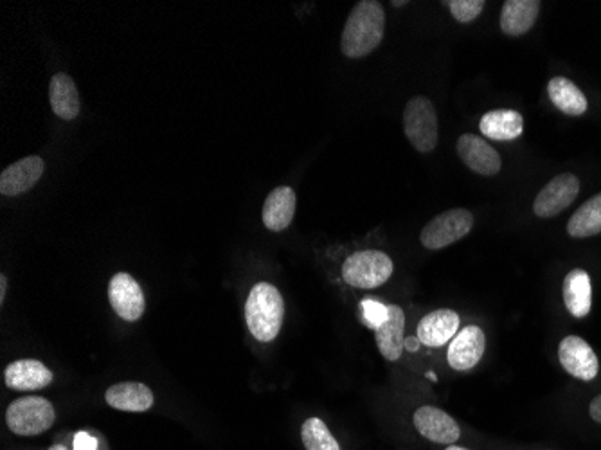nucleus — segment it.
Instances as JSON below:
<instances>
[{
	"mask_svg": "<svg viewBox=\"0 0 601 450\" xmlns=\"http://www.w3.org/2000/svg\"><path fill=\"white\" fill-rule=\"evenodd\" d=\"M386 33V11L377 0H360L351 9L342 29L341 49L348 58H364L382 44Z\"/></svg>",
	"mask_w": 601,
	"mask_h": 450,
	"instance_id": "nucleus-1",
	"label": "nucleus"
},
{
	"mask_svg": "<svg viewBox=\"0 0 601 450\" xmlns=\"http://www.w3.org/2000/svg\"><path fill=\"white\" fill-rule=\"evenodd\" d=\"M285 301L278 288L267 281L256 283L245 303L247 328L256 341L272 342L281 332Z\"/></svg>",
	"mask_w": 601,
	"mask_h": 450,
	"instance_id": "nucleus-2",
	"label": "nucleus"
},
{
	"mask_svg": "<svg viewBox=\"0 0 601 450\" xmlns=\"http://www.w3.org/2000/svg\"><path fill=\"white\" fill-rule=\"evenodd\" d=\"M393 270L395 265L386 252L366 249L350 254L342 263L341 274L350 287L371 290L387 283V279L393 276Z\"/></svg>",
	"mask_w": 601,
	"mask_h": 450,
	"instance_id": "nucleus-3",
	"label": "nucleus"
},
{
	"mask_svg": "<svg viewBox=\"0 0 601 450\" xmlns=\"http://www.w3.org/2000/svg\"><path fill=\"white\" fill-rule=\"evenodd\" d=\"M56 420L54 405L44 396H22L9 404L6 423L17 436L31 438L49 431Z\"/></svg>",
	"mask_w": 601,
	"mask_h": 450,
	"instance_id": "nucleus-4",
	"label": "nucleus"
},
{
	"mask_svg": "<svg viewBox=\"0 0 601 450\" xmlns=\"http://www.w3.org/2000/svg\"><path fill=\"white\" fill-rule=\"evenodd\" d=\"M404 130L409 143L420 153H431L438 144V114L425 96L409 99L404 110Z\"/></svg>",
	"mask_w": 601,
	"mask_h": 450,
	"instance_id": "nucleus-5",
	"label": "nucleus"
},
{
	"mask_svg": "<svg viewBox=\"0 0 601 450\" xmlns=\"http://www.w3.org/2000/svg\"><path fill=\"white\" fill-rule=\"evenodd\" d=\"M472 227H474V215L468 209L456 207L434 216L431 222L423 227L420 240L425 249L440 251L452 243L463 240L472 231Z\"/></svg>",
	"mask_w": 601,
	"mask_h": 450,
	"instance_id": "nucleus-6",
	"label": "nucleus"
},
{
	"mask_svg": "<svg viewBox=\"0 0 601 450\" xmlns=\"http://www.w3.org/2000/svg\"><path fill=\"white\" fill-rule=\"evenodd\" d=\"M108 301L123 321L135 323L144 314L146 301H144L141 285L126 272H117L108 283Z\"/></svg>",
	"mask_w": 601,
	"mask_h": 450,
	"instance_id": "nucleus-7",
	"label": "nucleus"
},
{
	"mask_svg": "<svg viewBox=\"0 0 601 450\" xmlns=\"http://www.w3.org/2000/svg\"><path fill=\"white\" fill-rule=\"evenodd\" d=\"M580 193V182L573 173H562L549 180L533 202V211L540 218H551L566 211Z\"/></svg>",
	"mask_w": 601,
	"mask_h": 450,
	"instance_id": "nucleus-8",
	"label": "nucleus"
},
{
	"mask_svg": "<svg viewBox=\"0 0 601 450\" xmlns=\"http://www.w3.org/2000/svg\"><path fill=\"white\" fill-rule=\"evenodd\" d=\"M558 359L571 377L594 380L600 371V362L593 348L576 335H569L558 346Z\"/></svg>",
	"mask_w": 601,
	"mask_h": 450,
	"instance_id": "nucleus-9",
	"label": "nucleus"
},
{
	"mask_svg": "<svg viewBox=\"0 0 601 450\" xmlns=\"http://www.w3.org/2000/svg\"><path fill=\"white\" fill-rule=\"evenodd\" d=\"M45 162L38 155H29L20 161L9 164L0 173V193L4 197H18L35 188L44 175Z\"/></svg>",
	"mask_w": 601,
	"mask_h": 450,
	"instance_id": "nucleus-10",
	"label": "nucleus"
},
{
	"mask_svg": "<svg viewBox=\"0 0 601 450\" xmlns=\"http://www.w3.org/2000/svg\"><path fill=\"white\" fill-rule=\"evenodd\" d=\"M456 148H458L459 159L465 162L470 170L476 171L483 177H494L503 168L499 152L479 135H461Z\"/></svg>",
	"mask_w": 601,
	"mask_h": 450,
	"instance_id": "nucleus-11",
	"label": "nucleus"
},
{
	"mask_svg": "<svg viewBox=\"0 0 601 450\" xmlns=\"http://www.w3.org/2000/svg\"><path fill=\"white\" fill-rule=\"evenodd\" d=\"M486 350V335L479 326H467L452 339L449 346L450 368L458 371H468L477 366V362L483 359Z\"/></svg>",
	"mask_w": 601,
	"mask_h": 450,
	"instance_id": "nucleus-12",
	"label": "nucleus"
},
{
	"mask_svg": "<svg viewBox=\"0 0 601 450\" xmlns=\"http://www.w3.org/2000/svg\"><path fill=\"white\" fill-rule=\"evenodd\" d=\"M413 422L414 427L418 429L423 438L434 441V443L452 445L461 436V431H459V425L456 423V420L445 413V411L438 409V407L423 405L420 409H416Z\"/></svg>",
	"mask_w": 601,
	"mask_h": 450,
	"instance_id": "nucleus-13",
	"label": "nucleus"
},
{
	"mask_svg": "<svg viewBox=\"0 0 601 450\" xmlns=\"http://www.w3.org/2000/svg\"><path fill=\"white\" fill-rule=\"evenodd\" d=\"M405 314L400 306H387L386 317L375 328L378 351L389 362L402 357L404 351Z\"/></svg>",
	"mask_w": 601,
	"mask_h": 450,
	"instance_id": "nucleus-14",
	"label": "nucleus"
},
{
	"mask_svg": "<svg viewBox=\"0 0 601 450\" xmlns=\"http://www.w3.org/2000/svg\"><path fill=\"white\" fill-rule=\"evenodd\" d=\"M54 380L51 369L45 368L40 360L22 359L11 362L4 371V382L13 391H40Z\"/></svg>",
	"mask_w": 601,
	"mask_h": 450,
	"instance_id": "nucleus-15",
	"label": "nucleus"
},
{
	"mask_svg": "<svg viewBox=\"0 0 601 450\" xmlns=\"http://www.w3.org/2000/svg\"><path fill=\"white\" fill-rule=\"evenodd\" d=\"M459 330V315L450 308L434 310L418 324V341L429 348H441L452 341Z\"/></svg>",
	"mask_w": 601,
	"mask_h": 450,
	"instance_id": "nucleus-16",
	"label": "nucleus"
},
{
	"mask_svg": "<svg viewBox=\"0 0 601 450\" xmlns=\"http://www.w3.org/2000/svg\"><path fill=\"white\" fill-rule=\"evenodd\" d=\"M297 195L290 186L272 189L263 204V224L272 233H281L290 227L296 215Z\"/></svg>",
	"mask_w": 601,
	"mask_h": 450,
	"instance_id": "nucleus-17",
	"label": "nucleus"
},
{
	"mask_svg": "<svg viewBox=\"0 0 601 450\" xmlns=\"http://www.w3.org/2000/svg\"><path fill=\"white\" fill-rule=\"evenodd\" d=\"M105 400L112 409L126 411V413H144V411L152 409L153 402H155L152 389L144 386L141 382L114 384V386L108 387Z\"/></svg>",
	"mask_w": 601,
	"mask_h": 450,
	"instance_id": "nucleus-18",
	"label": "nucleus"
},
{
	"mask_svg": "<svg viewBox=\"0 0 601 450\" xmlns=\"http://www.w3.org/2000/svg\"><path fill=\"white\" fill-rule=\"evenodd\" d=\"M49 101L54 114L63 121H72L80 116L81 103L78 87L69 74L58 72L49 83Z\"/></svg>",
	"mask_w": 601,
	"mask_h": 450,
	"instance_id": "nucleus-19",
	"label": "nucleus"
},
{
	"mask_svg": "<svg viewBox=\"0 0 601 450\" xmlns=\"http://www.w3.org/2000/svg\"><path fill=\"white\" fill-rule=\"evenodd\" d=\"M539 13V0H506L501 9V29L504 35H526L535 26Z\"/></svg>",
	"mask_w": 601,
	"mask_h": 450,
	"instance_id": "nucleus-20",
	"label": "nucleus"
},
{
	"mask_svg": "<svg viewBox=\"0 0 601 450\" xmlns=\"http://www.w3.org/2000/svg\"><path fill=\"white\" fill-rule=\"evenodd\" d=\"M564 303L569 314L584 319L593 306V287L589 274L582 269L571 270L564 279Z\"/></svg>",
	"mask_w": 601,
	"mask_h": 450,
	"instance_id": "nucleus-21",
	"label": "nucleus"
},
{
	"mask_svg": "<svg viewBox=\"0 0 601 450\" xmlns=\"http://www.w3.org/2000/svg\"><path fill=\"white\" fill-rule=\"evenodd\" d=\"M481 132L494 141H513L524 132V117L512 108L492 110L481 119Z\"/></svg>",
	"mask_w": 601,
	"mask_h": 450,
	"instance_id": "nucleus-22",
	"label": "nucleus"
},
{
	"mask_svg": "<svg viewBox=\"0 0 601 450\" xmlns=\"http://www.w3.org/2000/svg\"><path fill=\"white\" fill-rule=\"evenodd\" d=\"M548 94L551 103L567 116H582L589 107L584 92L564 76H557L549 81Z\"/></svg>",
	"mask_w": 601,
	"mask_h": 450,
	"instance_id": "nucleus-23",
	"label": "nucleus"
},
{
	"mask_svg": "<svg viewBox=\"0 0 601 450\" xmlns=\"http://www.w3.org/2000/svg\"><path fill=\"white\" fill-rule=\"evenodd\" d=\"M567 233L573 238H589L601 233V193L576 209L567 222Z\"/></svg>",
	"mask_w": 601,
	"mask_h": 450,
	"instance_id": "nucleus-24",
	"label": "nucleus"
},
{
	"mask_svg": "<svg viewBox=\"0 0 601 450\" xmlns=\"http://www.w3.org/2000/svg\"><path fill=\"white\" fill-rule=\"evenodd\" d=\"M301 440L306 450H341L326 423L319 418H308L301 427Z\"/></svg>",
	"mask_w": 601,
	"mask_h": 450,
	"instance_id": "nucleus-25",
	"label": "nucleus"
},
{
	"mask_svg": "<svg viewBox=\"0 0 601 450\" xmlns=\"http://www.w3.org/2000/svg\"><path fill=\"white\" fill-rule=\"evenodd\" d=\"M447 6L450 8L452 17L456 18L461 24H470L476 20L483 9H485V0H449Z\"/></svg>",
	"mask_w": 601,
	"mask_h": 450,
	"instance_id": "nucleus-26",
	"label": "nucleus"
},
{
	"mask_svg": "<svg viewBox=\"0 0 601 450\" xmlns=\"http://www.w3.org/2000/svg\"><path fill=\"white\" fill-rule=\"evenodd\" d=\"M362 315L368 326H373V330L377 328L380 321L386 317L387 306L380 305L377 301H362Z\"/></svg>",
	"mask_w": 601,
	"mask_h": 450,
	"instance_id": "nucleus-27",
	"label": "nucleus"
},
{
	"mask_svg": "<svg viewBox=\"0 0 601 450\" xmlns=\"http://www.w3.org/2000/svg\"><path fill=\"white\" fill-rule=\"evenodd\" d=\"M74 450H98V440L87 432H78L74 438Z\"/></svg>",
	"mask_w": 601,
	"mask_h": 450,
	"instance_id": "nucleus-28",
	"label": "nucleus"
},
{
	"mask_svg": "<svg viewBox=\"0 0 601 450\" xmlns=\"http://www.w3.org/2000/svg\"><path fill=\"white\" fill-rule=\"evenodd\" d=\"M589 414H591L594 422L601 423V395L596 396L589 405Z\"/></svg>",
	"mask_w": 601,
	"mask_h": 450,
	"instance_id": "nucleus-29",
	"label": "nucleus"
},
{
	"mask_svg": "<svg viewBox=\"0 0 601 450\" xmlns=\"http://www.w3.org/2000/svg\"><path fill=\"white\" fill-rule=\"evenodd\" d=\"M6 294H8V278L2 274V276H0V303H4Z\"/></svg>",
	"mask_w": 601,
	"mask_h": 450,
	"instance_id": "nucleus-30",
	"label": "nucleus"
},
{
	"mask_svg": "<svg viewBox=\"0 0 601 450\" xmlns=\"http://www.w3.org/2000/svg\"><path fill=\"white\" fill-rule=\"evenodd\" d=\"M49 450H69L67 449V447H65V445H60V443H58V445H53V447H51V449Z\"/></svg>",
	"mask_w": 601,
	"mask_h": 450,
	"instance_id": "nucleus-31",
	"label": "nucleus"
},
{
	"mask_svg": "<svg viewBox=\"0 0 601 450\" xmlns=\"http://www.w3.org/2000/svg\"><path fill=\"white\" fill-rule=\"evenodd\" d=\"M447 450H467V449H463V447H458V445H449V447H447Z\"/></svg>",
	"mask_w": 601,
	"mask_h": 450,
	"instance_id": "nucleus-32",
	"label": "nucleus"
},
{
	"mask_svg": "<svg viewBox=\"0 0 601 450\" xmlns=\"http://www.w3.org/2000/svg\"><path fill=\"white\" fill-rule=\"evenodd\" d=\"M393 6H396V8H398V6H405V2H393Z\"/></svg>",
	"mask_w": 601,
	"mask_h": 450,
	"instance_id": "nucleus-33",
	"label": "nucleus"
}]
</instances>
